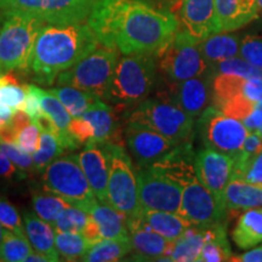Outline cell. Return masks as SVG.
Masks as SVG:
<instances>
[{
	"label": "cell",
	"instance_id": "6da1fadb",
	"mask_svg": "<svg viewBox=\"0 0 262 262\" xmlns=\"http://www.w3.org/2000/svg\"><path fill=\"white\" fill-rule=\"evenodd\" d=\"M88 25L102 47L123 55L158 54L180 31L172 12L146 0H96Z\"/></svg>",
	"mask_w": 262,
	"mask_h": 262
},
{
	"label": "cell",
	"instance_id": "7a4b0ae2",
	"mask_svg": "<svg viewBox=\"0 0 262 262\" xmlns=\"http://www.w3.org/2000/svg\"><path fill=\"white\" fill-rule=\"evenodd\" d=\"M98 44L88 24H47L39 32L26 71L37 83L51 85L58 74L96 50Z\"/></svg>",
	"mask_w": 262,
	"mask_h": 262
},
{
	"label": "cell",
	"instance_id": "3957f363",
	"mask_svg": "<svg viewBox=\"0 0 262 262\" xmlns=\"http://www.w3.org/2000/svg\"><path fill=\"white\" fill-rule=\"evenodd\" d=\"M194 159L192 143L183 142L150 166L181 186L182 203L179 214L193 226L209 227L225 221L227 211L214 193L199 181Z\"/></svg>",
	"mask_w": 262,
	"mask_h": 262
},
{
	"label": "cell",
	"instance_id": "277c9868",
	"mask_svg": "<svg viewBox=\"0 0 262 262\" xmlns=\"http://www.w3.org/2000/svg\"><path fill=\"white\" fill-rule=\"evenodd\" d=\"M157 54H131L119 58L104 102L125 108L145 101L157 83Z\"/></svg>",
	"mask_w": 262,
	"mask_h": 262
},
{
	"label": "cell",
	"instance_id": "5b68a950",
	"mask_svg": "<svg viewBox=\"0 0 262 262\" xmlns=\"http://www.w3.org/2000/svg\"><path fill=\"white\" fill-rule=\"evenodd\" d=\"M44 21L24 12L0 14V73L28 68Z\"/></svg>",
	"mask_w": 262,
	"mask_h": 262
},
{
	"label": "cell",
	"instance_id": "8992f818",
	"mask_svg": "<svg viewBox=\"0 0 262 262\" xmlns=\"http://www.w3.org/2000/svg\"><path fill=\"white\" fill-rule=\"evenodd\" d=\"M127 122L149 127L176 145L191 142L194 129V118L162 95L147 97L137 104L129 113Z\"/></svg>",
	"mask_w": 262,
	"mask_h": 262
},
{
	"label": "cell",
	"instance_id": "52a82bcc",
	"mask_svg": "<svg viewBox=\"0 0 262 262\" xmlns=\"http://www.w3.org/2000/svg\"><path fill=\"white\" fill-rule=\"evenodd\" d=\"M119 61V51L106 47L97 48L83 60L57 75L58 86H73L95 94L106 100L114 72Z\"/></svg>",
	"mask_w": 262,
	"mask_h": 262
},
{
	"label": "cell",
	"instance_id": "ba28073f",
	"mask_svg": "<svg viewBox=\"0 0 262 262\" xmlns=\"http://www.w3.org/2000/svg\"><path fill=\"white\" fill-rule=\"evenodd\" d=\"M110 156L108 204L126 217V221L141 216L142 206L137 189V176L133 162L123 145H104Z\"/></svg>",
	"mask_w": 262,
	"mask_h": 262
},
{
	"label": "cell",
	"instance_id": "9c48e42d",
	"mask_svg": "<svg viewBox=\"0 0 262 262\" xmlns=\"http://www.w3.org/2000/svg\"><path fill=\"white\" fill-rule=\"evenodd\" d=\"M158 68L168 83H179L209 70L201 51V40L182 29L157 54Z\"/></svg>",
	"mask_w": 262,
	"mask_h": 262
},
{
	"label": "cell",
	"instance_id": "30bf717a",
	"mask_svg": "<svg viewBox=\"0 0 262 262\" xmlns=\"http://www.w3.org/2000/svg\"><path fill=\"white\" fill-rule=\"evenodd\" d=\"M42 185L47 192L62 196L83 210L96 199L77 156L63 157L49 164L42 172Z\"/></svg>",
	"mask_w": 262,
	"mask_h": 262
},
{
	"label": "cell",
	"instance_id": "8fae6325",
	"mask_svg": "<svg viewBox=\"0 0 262 262\" xmlns=\"http://www.w3.org/2000/svg\"><path fill=\"white\" fill-rule=\"evenodd\" d=\"M198 131L205 147L225 153L234 160L241 155L248 129L241 120L229 117L215 106L199 116Z\"/></svg>",
	"mask_w": 262,
	"mask_h": 262
},
{
	"label": "cell",
	"instance_id": "7c38bea8",
	"mask_svg": "<svg viewBox=\"0 0 262 262\" xmlns=\"http://www.w3.org/2000/svg\"><path fill=\"white\" fill-rule=\"evenodd\" d=\"M96 0H0L2 12H24L45 24H73L88 19Z\"/></svg>",
	"mask_w": 262,
	"mask_h": 262
},
{
	"label": "cell",
	"instance_id": "4fadbf2b",
	"mask_svg": "<svg viewBox=\"0 0 262 262\" xmlns=\"http://www.w3.org/2000/svg\"><path fill=\"white\" fill-rule=\"evenodd\" d=\"M136 176L142 209L179 214L182 203V188L178 182L153 166L139 168Z\"/></svg>",
	"mask_w": 262,
	"mask_h": 262
},
{
	"label": "cell",
	"instance_id": "5bb4252c",
	"mask_svg": "<svg viewBox=\"0 0 262 262\" xmlns=\"http://www.w3.org/2000/svg\"><path fill=\"white\" fill-rule=\"evenodd\" d=\"M212 79L214 75L208 70L191 79L179 83H168V89L158 95L169 98L171 102L195 119L199 118L209 107L210 101H212Z\"/></svg>",
	"mask_w": 262,
	"mask_h": 262
},
{
	"label": "cell",
	"instance_id": "9a60e30c",
	"mask_svg": "<svg viewBox=\"0 0 262 262\" xmlns=\"http://www.w3.org/2000/svg\"><path fill=\"white\" fill-rule=\"evenodd\" d=\"M125 143L139 168L153 165L178 146L149 127L133 122H127Z\"/></svg>",
	"mask_w": 262,
	"mask_h": 262
},
{
	"label": "cell",
	"instance_id": "2e32d148",
	"mask_svg": "<svg viewBox=\"0 0 262 262\" xmlns=\"http://www.w3.org/2000/svg\"><path fill=\"white\" fill-rule=\"evenodd\" d=\"M194 166L199 181L224 204L225 189L233 176L234 159L205 147L195 156Z\"/></svg>",
	"mask_w": 262,
	"mask_h": 262
},
{
	"label": "cell",
	"instance_id": "e0dca14e",
	"mask_svg": "<svg viewBox=\"0 0 262 262\" xmlns=\"http://www.w3.org/2000/svg\"><path fill=\"white\" fill-rule=\"evenodd\" d=\"M130 232V242L135 251L134 260L171 261L170 254L173 242L150 229L140 217L126 221Z\"/></svg>",
	"mask_w": 262,
	"mask_h": 262
},
{
	"label": "cell",
	"instance_id": "ac0fdd59",
	"mask_svg": "<svg viewBox=\"0 0 262 262\" xmlns=\"http://www.w3.org/2000/svg\"><path fill=\"white\" fill-rule=\"evenodd\" d=\"M180 22L185 31L199 40L221 32L215 0H182Z\"/></svg>",
	"mask_w": 262,
	"mask_h": 262
},
{
	"label": "cell",
	"instance_id": "d6986e66",
	"mask_svg": "<svg viewBox=\"0 0 262 262\" xmlns=\"http://www.w3.org/2000/svg\"><path fill=\"white\" fill-rule=\"evenodd\" d=\"M77 159L93 188L95 196L100 202L108 204L110 156L106 146L86 145L83 152L77 155Z\"/></svg>",
	"mask_w": 262,
	"mask_h": 262
},
{
	"label": "cell",
	"instance_id": "ffe728a7",
	"mask_svg": "<svg viewBox=\"0 0 262 262\" xmlns=\"http://www.w3.org/2000/svg\"><path fill=\"white\" fill-rule=\"evenodd\" d=\"M232 100L262 101V79H250L237 74H216L212 79V102L215 107Z\"/></svg>",
	"mask_w": 262,
	"mask_h": 262
},
{
	"label": "cell",
	"instance_id": "44dd1931",
	"mask_svg": "<svg viewBox=\"0 0 262 262\" xmlns=\"http://www.w3.org/2000/svg\"><path fill=\"white\" fill-rule=\"evenodd\" d=\"M221 32H234L258 17L256 0H215Z\"/></svg>",
	"mask_w": 262,
	"mask_h": 262
},
{
	"label": "cell",
	"instance_id": "7402d4cb",
	"mask_svg": "<svg viewBox=\"0 0 262 262\" xmlns=\"http://www.w3.org/2000/svg\"><path fill=\"white\" fill-rule=\"evenodd\" d=\"M81 118L86 119L94 126L95 136L90 145L104 146L110 145V143L122 145L113 108L103 100H98L81 116Z\"/></svg>",
	"mask_w": 262,
	"mask_h": 262
},
{
	"label": "cell",
	"instance_id": "603a6c76",
	"mask_svg": "<svg viewBox=\"0 0 262 262\" xmlns=\"http://www.w3.org/2000/svg\"><path fill=\"white\" fill-rule=\"evenodd\" d=\"M24 222L26 234L33 250L47 256L49 262L60 261V254L55 243V229L52 226L39 217L35 211H26Z\"/></svg>",
	"mask_w": 262,
	"mask_h": 262
},
{
	"label": "cell",
	"instance_id": "cb8c5ba5",
	"mask_svg": "<svg viewBox=\"0 0 262 262\" xmlns=\"http://www.w3.org/2000/svg\"><path fill=\"white\" fill-rule=\"evenodd\" d=\"M100 227L103 239H123L130 241V232L127 228L126 217L113 206L104 204L98 199H94L84 209Z\"/></svg>",
	"mask_w": 262,
	"mask_h": 262
},
{
	"label": "cell",
	"instance_id": "d4e9b609",
	"mask_svg": "<svg viewBox=\"0 0 262 262\" xmlns=\"http://www.w3.org/2000/svg\"><path fill=\"white\" fill-rule=\"evenodd\" d=\"M33 89H34L39 96V100H40L42 112L48 113L56 124L58 133H60L58 140L61 141L64 149H77L78 147H80V143L77 140H74L70 134V124L73 117L68 112L67 108L62 104L61 101L50 90L41 89V88L35 86V85H33Z\"/></svg>",
	"mask_w": 262,
	"mask_h": 262
},
{
	"label": "cell",
	"instance_id": "484cf974",
	"mask_svg": "<svg viewBox=\"0 0 262 262\" xmlns=\"http://www.w3.org/2000/svg\"><path fill=\"white\" fill-rule=\"evenodd\" d=\"M241 38L232 32H219L201 40V51L209 70L239 55Z\"/></svg>",
	"mask_w": 262,
	"mask_h": 262
},
{
	"label": "cell",
	"instance_id": "4316f807",
	"mask_svg": "<svg viewBox=\"0 0 262 262\" xmlns=\"http://www.w3.org/2000/svg\"><path fill=\"white\" fill-rule=\"evenodd\" d=\"M226 211H247L262 206V187L235 178L228 182L224 193Z\"/></svg>",
	"mask_w": 262,
	"mask_h": 262
},
{
	"label": "cell",
	"instance_id": "83f0119b",
	"mask_svg": "<svg viewBox=\"0 0 262 262\" xmlns=\"http://www.w3.org/2000/svg\"><path fill=\"white\" fill-rule=\"evenodd\" d=\"M140 220L170 242L178 241L192 226L185 217L176 212L149 210V209H142Z\"/></svg>",
	"mask_w": 262,
	"mask_h": 262
},
{
	"label": "cell",
	"instance_id": "f1b7e54d",
	"mask_svg": "<svg viewBox=\"0 0 262 262\" xmlns=\"http://www.w3.org/2000/svg\"><path fill=\"white\" fill-rule=\"evenodd\" d=\"M232 239L243 250L262 243V206L242 212L232 232Z\"/></svg>",
	"mask_w": 262,
	"mask_h": 262
},
{
	"label": "cell",
	"instance_id": "f546056e",
	"mask_svg": "<svg viewBox=\"0 0 262 262\" xmlns=\"http://www.w3.org/2000/svg\"><path fill=\"white\" fill-rule=\"evenodd\" d=\"M226 221L205 227V242L199 254L201 262L231 261L232 250L227 238Z\"/></svg>",
	"mask_w": 262,
	"mask_h": 262
},
{
	"label": "cell",
	"instance_id": "4dcf8cb0",
	"mask_svg": "<svg viewBox=\"0 0 262 262\" xmlns=\"http://www.w3.org/2000/svg\"><path fill=\"white\" fill-rule=\"evenodd\" d=\"M204 242L205 227H198V226L192 225L178 241L173 242L171 254H170L171 261H198Z\"/></svg>",
	"mask_w": 262,
	"mask_h": 262
},
{
	"label": "cell",
	"instance_id": "1f68e13d",
	"mask_svg": "<svg viewBox=\"0 0 262 262\" xmlns=\"http://www.w3.org/2000/svg\"><path fill=\"white\" fill-rule=\"evenodd\" d=\"M52 94L67 108L72 117H81L91 106H94L100 97L89 91H85L73 86H58L50 89Z\"/></svg>",
	"mask_w": 262,
	"mask_h": 262
},
{
	"label": "cell",
	"instance_id": "d6a6232c",
	"mask_svg": "<svg viewBox=\"0 0 262 262\" xmlns=\"http://www.w3.org/2000/svg\"><path fill=\"white\" fill-rule=\"evenodd\" d=\"M133 249L130 241L123 239H102L94 244L88 254L81 258L85 262L119 261L125 257Z\"/></svg>",
	"mask_w": 262,
	"mask_h": 262
},
{
	"label": "cell",
	"instance_id": "836d02e7",
	"mask_svg": "<svg viewBox=\"0 0 262 262\" xmlns=\"http://www.w3.org/2000/svg\"><path fill=\"white\" fill-rule=\"evenodd\" d=\"M55 243L60 257L66 261H81L94 245L81 233L73 232H55Z\"/></svg>",
	"mask_w": 262,
	"mask_h": 262
},
{
	"label": "cell",
	"instance_id": "e575fe53",
	"mask_svg": "<svg viewBox=\"0 0 262 262\" xmlns=\"http://www.w3.org/2000/svg\"><path fill=\"white\" fill-rule=\"evenodd\" d=\"M32 205L34 209L35 214L42 220L47 221L48 224L54 226L55 222L61 215V212L66 208L71 206L70 203L64 201L60 195L55 194V193L47 191L44 192H34L32 194Z\"/></svg>",
	"mask_w": 262,
	"mask_h": 262
},
{
	"label": "cell",
	"instance_id": "d590c367",
	"mask_svg": "<svg viewBox=\"0 0 262 262\" xmlns=\"http://www.w3.org/2000/svg\"><path fill=\"white\" fill-rule=\"evenodd\" d=\"M33 253V248L27 237L14 233L5 228L4 238L0 245V261L21 262L26 261Z\"/></svg>",
	"mask_w": 262,
	"mask_h": 262
},
{
	"label": "cell",
	"instance_id": "8d00e7d4",
	"mask_svg": "<svg viewBox=\"0 0 262 262\" xmlns=\"http://www.w3.org/2000/svg\"><path fill=\"white\" fill-rule=\"evenodd\" d=\"M64 152V147L62 146L61 141L57 136L52 135L50 133L40 134V147L37 152L32 155L34 160L37 172H44L49 164L54 162L58 156Z\"/></svg>",
	"mask_w": 262,
	"mask_h": 262
},
{
	"label": "cell",
	"instance_id": "74e56055",
	"mask_svg": "<svg viewBox=\"0 0 262 262\" xmlns=\"http://www.w3.org/2000/svg\"><path fill=\"white\" fill-rule=\"evenodd\" d=\"M90 215L83 209L78 206L71 205L66 208L58 219L55 222L52 228L55 232H73V233H81L88 221H89Z\"/></svg>",
	"mask_w": 262,
	"mask_h": 262
},
{
	"label": "cell",
	"instance_id": "f35d334b",
	"mask_svg": "<svg viewBox=\"0 0 262 262\" xmlns=\"http://www.w3.org/2000/svg\"><path fill=\"white\" fill-rule=\"evenodd\" d=\"M212 75L216 74H237L250 79H262V70L250 64L242 56H235L225 60L216 64L214 68L209 70Z\"/></svg>",
	"mask_w": 262,
	"mask_h": 262
},
{
	"label": "cell",
	"instance_id": "ab89813d",
	"mask_svg": "<svg viewBox=\"0 0 262 262\" xmlns=\"http://www.w3.org/2000/svg\"><path fill=\"white\" fill-rule=\"evenodd\" d=\"M232 178L262 187V150L243 162H234Z\"/></svg>",
	"mask_w": 262,
	"mask_h": 262
},
{
	"label": "cell",
	"instance_id": "60d3db41",
	"mask_svg": "<svg viewBox=\"0 0 262 262\" xmlns=\"http://www.w3.org/2000/svg\"><path fill=\"white\" fill-rule=\"evenodd\" d=\"M239 56L262 70V34H247L241 38Z\"/></svg>",
	"mask_w": 262,
	"mask_h": 262
},
{
	"label": "cell",
	"instance_id": "b9f144b4",
	"mask_svg": "<svg viewBox=\"0 0 262 262\" xmlns=\"http://www.w3.org/2000/svg\"><path fill=\"white\" fill-rule=\"evenodd\" d=\"M0 150H2L6 157H9V159L11 160L18 169H21L22 171L27 173H33L37 171L33 157L29 155V153L22 150L16 143L0 142Z\"/></svg>",
	"mask_w": 262,
	"mask_h": 262
},
{
	"label": "cell",
	"instance_id": "7bdbcfd3",
	"mask_svg": "<svg viewBox=\"0 0 262 262\" xmlns=\"http://www.w3.org/2000/svg\"><path fill=\"white\" fill-rule=\"evenodd\" d=\"M0 224L4 228L21 235V237H27L17 210L5 198H0Z\"/></svg>",
	"mask_w": 262,
	"mask_h": 262
},
{
	"label": "cell",
	"instance_id": "ee69618b",
	"mask_svg": "<svg viewBox=\"0 0 262 262\" xmlns=\"http://www.w3.org/2000/svg\"><path fill=\"white\" fill-rule=\"evenodd\" d=\"M26 88L21 84H8L0 89V103H5L14 110L24 111Z\"/></svg>",
	"mask_w": 262,
	"mask_h": 262
},
{
	"label": "cell",
	"instance_id": "f6af8a7d",
	"mask_svg": "<svg viewBox=\"0 0 262 262\" xmlns=\"http://www.w3.org/2000/svg\"><path fill=\"white\" fill-rule=\"evenodd\" d=\"M16 145L29 155L37 152L40 147V129L37 124L31 123L28 126H26L19 133Z\"/></svg>",
	"mask_w": 262,
	"mask_h": 262
},
{
	"label": "cell",
	"instance_id": "bcb514c9",
	"mask_svg": "<svg viewBox=\"0 0 262 262\" xmlns=\"http://www.w3.org/2000/svg\"><path fill=\"white\" fill-rule=\"evenodd\" d=\"M70 134L81 145H90L94 140L95 130L93 124L81 117H73L70 124Z\"/></svg>",
	"mask_w": 262,
	"mask_h": 262
},
{
	"label": "cell",
	"instance_id": "7dc6e473",
	"mask_svg": "<svg viewBox=\"0 0 262 262\" xmlns=\"http://www.w3.org/2000/svg\"><path fill=\"white\" fill-rule=\"evenodd\" d=\"M28 173L18 169L9 157L0 150V180L5 182H19L27 179Z\"/></svg>",
	"mask_w": 262,
	"mask_h": 262
},
{
	"label": "cell",
	"instance_id": "c3c4849f",
	"mask_svg": "<svg viewBox=\"0 0 262 262\" xmlns=\"http://www.w3.org/2000/svg\"><path fill=\"white\" fill-rule=\"evenodd\" d=\"M262 150V135L258 131H249L242 147L241 155L234 162H243Z\"/></svg>",
	"mask_w": 262,
	"mask_h": 262
},
{
	"label": "cell",
	"instance_id": "681fc988",
	"mask_svg": "<svg viewBox=\"0 0 262 262\" xmlns=\"http://www.w3.org/2000/svg\"><path fill=\"white\" fill-rule=\"evenodd\" d=\"M25 88H26V100H25L24 111L29 114L31 119H33V118L37 117L39 113L42 112L40 100H39V96L34 91V89H33V85H25Z\"/></svg>",
	"mask_w": 262,
	"mask_h": 262
},
{
	"label": "cell",
	"instance_id": "f907efd6",
	"mask_svg": "<svg viewBox=\"0 0 262 262\" xmlns=\"http://www.w3.org/2000/svg\"><path fill=\"white\" fill-rule=\"evenodd\" d=\"M32 122L37 124L41 133H50L52 135L60 137V133H58L56 124H55L54 119L48 113H39L37 117L33 118Z\"/></svg>",
	"mask_w": 262,
	"mask_h": 262
},
{
	"label": "cell",
	"instance_id": "816d5d0a",
	"mask_svg": "<svg viewBox=\"0 0 262 262\" xmlns=\"http://www.w3.org/2000/svg\"><path fill=\"white\" fill-rule=\"evenodd\" d=\"M31 122L32 119L31 117H29V114L21 110H16L14 114H12L11 119H10V124H11L12 129L15 130V133L17 134V136L26 126H28L29 124H31Z\"/></svg>",
	"mask_w": 262,
	"mask_h": 262
},
{
	"label": "cell",
	"instance_id": "f5cc1de1",
	"mask_svg": "<svg viewBox=\"0 0 262 262\" xmlns=\"http://www.w3.org/2000/svg\"><path fill=\"white\" fill-rule=\"evenodd\" d=\"M81 234H83L84 237L88 239V241H90L91 243H94V244L98 243V242H101L103 239L97 222L95 221L91 216H90L89 221H88L86 226L84 227L83 232H81Z\"/></svg>",
	"mask_w": 262,
	"mask_h": 262
},
{
	"label": "cell",
	"instance_id": "db71d44e",
	"mask_svg": "<svg viewBox=\"0 0 262 262\" xmlns=\"http://www.w3.org/2000/svg\"><path fill=\"white\" fill-rule=\"evenodd\" d=\"M231 261H238V262H262V243L256 245V247L251 248L247 253L237 255L233 256L232 255Z\"/></svg>",
	"mask_w": 262,
	"mask_h": 262
},
{
	"label": "cell",
	"instance_id": "11a10c76",
	"mask_svg": "<svg viewBox=\"0 0 262 262\" xmlns=\"http://www.w3.org/2000/svg\"><path fill=\"white\" fill-rule=\"evenodd\" d=\"M26 261L27 262H49L47 256L37 253V251H33V253L29 255L27 258H26Z\"/></svg>",
	"mask_w": 262,
	"mask_h": 262
},
{
	"label": "cell",
	"instance_id": "9f6ffc18",
	"mask_svg": "<svg viewBox=\"0 0 262 262\" xmlns=\"http://www.w3.org/2000/svg\"><path fill=\"white\" fill-rule=\"evenodd\" d=\"M9 122H10V120L5 119V118H3L2 116H0V130H2L3 127H5L6 125H8Z\"/></svg>",
	"mask_w": 262,
	"mask_h": 262
},
{
	"label": "cell",
	"instance_id": "6f0895ef",
	"mask_svg": "<svg viewBox=\"0 0 262 262\" xmlns=\"http://www.w3.org/2000/svg\"><path fill=\"white\" fill-rule=\"evenodd\" d=\"M4 231H5V228L3 227L2 224H0V245H2L3 238H4Z\"/></svg>",
	"mask_w": 262,
	"mask_h": 262
},
{
	"label": "cell",
	"instance_id": "680465c9",
	"mask_svg": "<svg viewBox=\"0 0 262 262\" xmlns=\"http://www.w3.org/2000/svg\"><path fill=\"white\" fill-rule=\"evenodd\" d=\"M256 3H257L258 16H262V0H256Z\"/></svg>",
	"mask_w": 262,
	"mask_h": 262
},
{
	"label": "cell",
	"instance_id": "91938a15",
	"mask_svg": "<svg viewBox=\"0 0 262 262\" xmlns=\"http://www.w3.org/2000/svg\"><path fill=\"white\" fill-rule=\"evenodd\" d=\"M2 86H4V84H3V81H2V78H0V89H2Z\"/></svg>",
	"mask_w": 262,
	"mask_h": 262
},
{
	"label": "cell",
	"instance_id": "94428289",
	"mask_svg": "<svg viewBox=\"0 0 262 262\" xmlns=\"http://www.w3.org/2000/svg\"><path fill=\"white\" fill-rule=\"evenodd\" d=\"M258 133H260V134H261V135H262V126L260 127V130H258Z\"/></svg>",
	"mask_w": 262,
	"mask_h": 262
},
{
	"label": "cell",
	"instance_id": "6125c7cd",
	"mask_svg": "<svg viewBox=\"0 0 262 262\" xmlns=\"http://www.w3.org/2000/svg\"><path fill=\"white\" fill-rule=\"evenodd\" d=\"M171 2H175V0H171Z\"/></svg>",
	"mask_w": 262,
	"mask_h": 262
}]
</instances>
